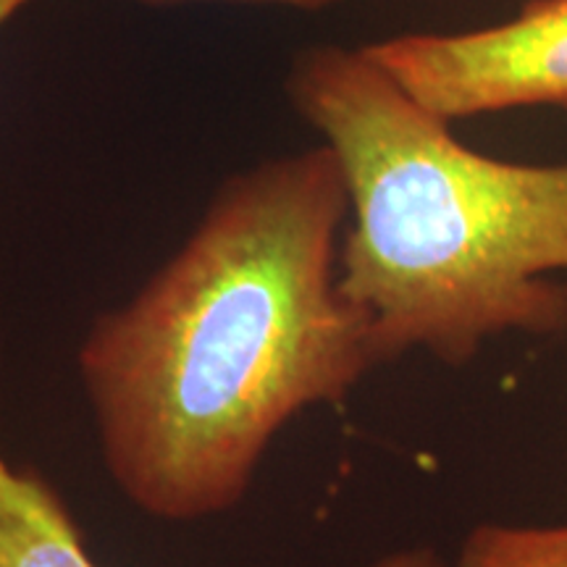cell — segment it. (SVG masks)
<instances>
[{
	"label": "cell",
	"instance_id": "52a82bcc",
	"mask_svg": "<svg viewBox=\"0 0 567 567\" xmlns=\"http://www.w3.org/2000/svg\"><path fill=\"white\" fill-rule=\"evenodd\" d=\"M151 3H187V0H151ZM224 3H268V6H289V9L313 11L323 9V6L337 3V0H224Z\"/></svg>",
	"mask_w": 567,
	"mask_h": 567
},
{
	"label": "cell",
	"instance_id": "277c9868",
	"mask_svg": "<svg viewBox=\"0 0 567 567\" xmlns=\"http://www.w3.org/2000/svg\"><path fill=\"white\" fill-rule=\"evenodd\" d=\"M0 567H97L45 481L0 455Z\"/></svg>",
	"mask_w": 567,
	"mask_h": 567
},
{
	"label": "cell",
	"instance_id": "7a4b0ae2",
	"mask_svg": "<svg viewBox=\"0 0 567 567\" xmlns=\"http://www.w3.org/2000/svg\"><path fill=\"white\" fill-rule=\"evenodd\" d=\"M287 95L342 168L339 287L381 363L465 365L494 337L567 334V287L547 279L567 271V163L471 151L363 48H305Z\"/></svg>",
	"mask_w": 567,
	"mask_h": 567
},
{
	"label": "cell",
	"instance_id": "6da1fadb",
	"mask_svg": "<svg viewBox=\"0 0 567 567\" xmlns=\"http://www.w3.org/2000/svg\"><path fill=\"white\" fill-rule=\"evenodd\" d=\"M350 203L326 145L231 176L184 245L76 354L113 484L195 523L245 499L274 436L381 363L339 287Z\"/></svg>",
	"mask_w": 567,
	"mask_h": 567
},
{
	"label": "cell",
	"instance_id": "5b68a950",
	"mask_svg": "<svg viewBox=\"0 0 567 567\" xmlns=\"http://www.w3.org/2000/svg\"><path fill=\"white\" fill-rule=\"evenodd\" d=\"M457 567H567V523H481L465 536Z\"/></svg>",
	"mask_w": 567,
	"mask_h": 567
},
{
	"label": "cell",
	"instance_id": "3957f363",
	"mask_svg": "<svg viewBox=\"0 0 567 567\" xmlns=\"http://www.w3.org/2000/svg\"><path fill=\"white\" fill-rule=\"evenodd\" d=\"M363 51L446 122L534 105L567 109V0H528L513 19L484 30L396 34Z\"/></svg>",
	"mask_w": 567,
	"mask_h": 567
},
{
	"label": "cell",
	"instance_id": "8992f818",
	"mask_svg": "<svg viewBox=\"0 0 567 567\" xmlns=\"http://www.w3.org/2000/svg\"><path fill=\"white\" fill-rule=\"evenodd\" d=\"M368 567H446V563L436 555L434 549L410 547V549L392 551V555L381 557L379 563H373Z\"/></svg>",
	"mask_w": 567,
	"mask_h": 567
},
{
	"label": "cell",
	"instance_id": "ba28073f",
	"mask_svg": "<svg viewBox=\"0 0 567 567\" xmlns=\"http://www.w3.org/2000/svg\"><path fill=\"white\" fill-rule=\"evenodd\" d=\"M30 3H34V0H0V30H3V27Z\"/></svg>",
	"mask_w": 567,
	"mask_h": 567
}]
</instances>
